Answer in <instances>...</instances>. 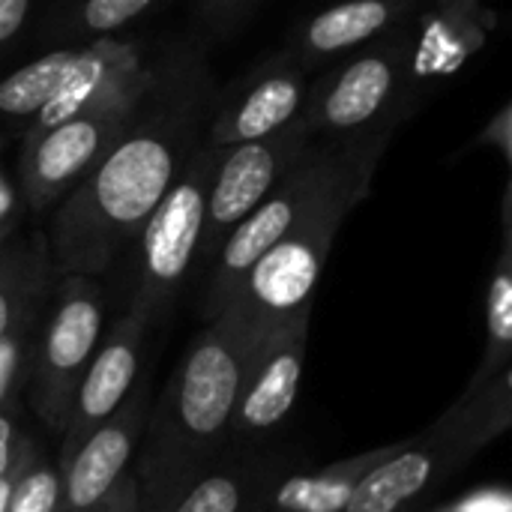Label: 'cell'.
I'll use <instances>...</instances> for the list:
<instances>
[{"label":"cell","mask_w":512,"mask_h":512,"mask_svg":"<svg viewBox=\"0 0 512 512\" xmlns=\"http://www.w3.org/2000/svg\"><path fill=\"white\" fill-rule=\"evenodd\" d=\"M216 81L201 45L180 39L153 51L150 78L129 123L78 186L51 207L48 255L57 276H102L201 144Z\"/></svg>","instance_id":"1"},{"label":"cell","mask_w":512,"mask_h":512,"mask_svg":"<svg viewBox=\"0 0 512 512\" xmlns=\"http://www.w3.org/2000/svg\"><path fill=\"white\" fill-rule=\"evenodd\" d=\"M258 348L222 315L204 321L186 351L180 372L168 384V396L150 426V447L141 489V504L153 498V512H165L198 477L222 441L231 435L237 399L243 393L252 357Z\"/></svg>","instance_id":"2"},{"label":"cell","mask_w":512,"mask_h":512,"mask_svg":"<svg viewBox=\"0 0 512 512\" xmlns=\"http://www.w3.org/2000/svg\"><path fill=\"white\" fill-rule=\"evenodd\" d=\"M414 18L342 54L309 81L300 120L312 138L381 141L417 108Z\"/></svg>","instance_id":"3"},{"label":"cell","mask_w":512,"mask_h":512,"mask_svg":"<svg viewBox=\"0 0 512 512\" xmlns=\"http://www.w3.org/2000/svg\"><path fill=\"white\" fill-rule=\"evenodd\" d=\"M384 150L387 144L381 141L312 138L294 159V165L279 177V183L222 240L216 258L207 267V288L201 303L204 321L222 312L246 270L285 234H291L315 204H321L333 189H339L354 174L375 171Z\"/></svg>","instance_id":"4"},{"label":"cell","mask_w":512,"mask_h":512,"mask_svg":"<svg viewBox=\"0 0 512 512\" xmlns=\"http://www.w3.org/2000/svg\"><path fill=\"white\" fill-rule=\"evenodd\" d=\"M153 51L141 39L57 45L0 78V141L21 138L63 117L141 87Z\"/></svg>","instance_id":"5"},{"label":"cell","mask_w":512,"mask_h":512,"mask_svg":"<svg viewBox=\"0 0 512 512\" xmlns=\"http://www.w3.org/2000/svg\"><path fill=\"white\" fill-rule=\"evenodd\" d=\"M372 177L375 171H360L345 180L246 270L219 315L228 318L252 348H258L276 327L312 312V294L333 240L348 213L369 198Z\"/></svg>","instance_id":"6"},{"label":"cell","mask_w":512,"mask_h":512,"mask_svg":"<svg viewBox=\"0 0 512 512\" xmlns=\"http://www.w3.org/2000/svg\"><path fill=\"white\" fill-rule=\"evenodd\" d=\"M222 150L204 144L195 147L171 189L153 207L132 240L135 252V279L129 291V315L153 327L177 300L189 273L198 264L207 192Z\"/></svg>","instance_id":"7"},{"label":"cell","mask_w":512,"mask_h":512,"mask_svg":"<svg viewBox=\"0 0 512 512\" xmlns=\"http://www.w3.org/2000/svg\"><path fill=\"white\" fill-rule=\"evenodd\" d=\"M144 84L18 138V189L30 213H48L90 174L129 123Z\"/></svg>","instance_id":"8"},{"label":"cell","mask_w":512,"mask_h":512,"mask_svg":"<svg viewBox=\"0 0 512 512\" xmlns=\"http://www.w3.org/2000/svg\"><path fill=\"white\" fill-rule=\"evenodd\" d=\"M105 330L102 291L93 276H60L57 303L48 321L36 330V348L30 363V402L36 414L63 429L78 381L93 360Z\"/></svg>","instance_id":"9"},{"label":"cell","mask_w":512,"mask_h":512,"mask_svg":"<svg viewBox=\"0 0 512 512\" xmlns=\"http://www.w3.org/2000/svg\"><path fill=\"white\" fill-rule=\"evenodd\" d=\"M309 141L312 135L297 114L288 126L264 138H252L222 150L207 192L204 234L195 267H210L231 228L243 222L249 210L279 183V177L294 165Z\"/></svg>","instance_id":"10"},{"label":"cell","mask_w":512,"mask_h":512,"mask_svg":"<svg viewBox=\"0 0 512 512\" xmlns=\"http://www.w3.org/2000/svg\"><path fill=\"white\" fill-rule=\"evenodd\" d=\"M309 81L312 72L288 48L270 54L228 90L216 93L204 144L228 150L288 126L303 108Z\"/></svg>","instance_id":"11"},{"label":"cell","mask_w":512,"mask_h":512,"mask_svg":"<svg viewBox=\"0 0 512 512\" xmlns=\"http://www.w3.org/2000/svg\"><path fill=\"white\" fill-rule=\"evenodd\" d=\"M147 324L135 315H123L105 342H99L93 360L87 363L78 390L72 396V408L63 426V447L57 468H66V462L75 456V450L84 444V438L102 426L135 390L138 372H141V351H144V336Z\"/></svg>","instance_id":"12"},{"label":"cell","mask_w":512,"mask_h":512,"mask_svg":"<svg viewBox=\"0 0 512 512\" xmlns=\"http://www.w3.org/2000/svg\"><path fill=\"white\" fill-rule=\"evenodd\" d=\"M147 408V393L132 390L126 402L84 438L66 468H60L63 489L57 512H87L120 483L147 429Z\"/></svg>","instance_id":"13"},{"label":"cell","mask_w":512,"mask_h":512,"mask_svg":"<svg viewBox=\"0 0 512 512\" xmlns=\"http://www.w3.org/2000/svg\"><path fill=\"white\" fill-rule=\"evenodd\" d=\"M309 315L312 312L276 327L258 345L243 393L237 399L231 435H264L276 429L297 405L306 363Z\"/></svg>","instance_id":"14"},{"label":"cell","mask_w":512,"mask_h":512,"mask_svg":"<svg viewBox=\"0 0 512 512\" xmlns=\"http://www.w3.org/2000/svg\"><path fill=\"white\" fill-rule=\"evenodd\" d=\"M426 0H333L294 27L285 45L312 75L414 18Z\"/></svg>","instance_id":"15"},{"label":"cell","mask_w":512,"mask_h":512,"mask_svg":"<svg viewBox=\"0 0 512 512\" xmlns=\"http://www.w3.org/2000/svg\"><path fill=\"white\" fill-rule=\"evenodd\" d=\"M495 15L480 0H435L414 18V72L420 87L459 72L489 39Z\"/></svg>","instance_id":"16"},{"label":"cell","mask_w":512,"mask_h":512,"mask_svg":"<svg viewBox=\"0 0 512 512\" xmlns=\"http://www.w3.org/2000/svg\"><path fill=\"white\" fill-rule=\"evenodd\" d=\"M57 285L45 234L0 240V336L12 330L27 312L45 306Z\"/></svg>","instance_id":"17"},{"label":"cell","mask_w":512,"mask_h":512,"mask_svg":"<svg viewBox=\"0 0 512 512\" xmlns=\"http://www.w3.org/2000/svg\"><path fill=\"white\" fill-rule=\"evenodd\" d=\"M435 474V453L423 447L393 450L354 486L342 512H399L414 501Z\"/></svg>","instance_id":"18"},{"label":"cell","mask_w":512,"mask_h":512,"mask_svg":"<svg viewBox=\"0 0 512 512\" xmlns=\"http://www.w3.org/2000/svg\"><path fill=\"white\" fill-rule=\"evenodd\" d=\"M165 0H66L60 3L45 27L42 39L54 45H84L111 39L120 30L132 27Z\"/></svg>","instance_id":"19"},{"label":"cell","mask_w":512,"mask_h":512,"mask_svg":"<svg viewBox=\"0 0 512 512\" xmlns=\"http://www.w3.org/2000/svg\"><path fill=\"white\" fill-rule=\"evenodd\" d=\"M390 453L393 447L339 462L315 477H288L270 495V512H342L360 477Z\"/></svg>","instance_id":"20"},{"label":"cell","mask_w":512,"mask_h":512,"mask_svg":"<svg viewBox=\"0 0 512 512\" xmlns=\"http://www.w3.org/2000/svg\"><path fill=\"white\" fill-rule=\"evenodd\" d=\"M486 336H489V354L483 375H489L495 366H504L510 357L512 345V186L507 183L504 201H501V252L495 261V273L489 279L486 291Z\"/></svg>","instance_id":"21"},{"label":"cell","mask_w":512,"mask_h":512,"mask_svg":"<svg viewBox=\"0 0 512 512\" xmlns=\"http://www.w3.org/2000/svg\"><path fill=\"white\" fill-rule=\"evenodd\" d=\"M252 492V474L243 471H213L198 477L165 512H246Z\"/></svg>","instance_id":"22"},{"label":"cell","mask_w":512,"mask_h":512,"mask_svg":"<svg viewBox=\"0 0 512 512\" xmlns=\"http://www.w3.org/2000/svg\"><path fill=\"white\" fill-rule=\"evenodd\" d=\"M60 468L33 465V459L15 477L6 512H57L60 507Z\"/></svg>","instance_id":"23"},{"label":"cell","mask_w":512,"mask_h":512,"mask_svg":"<svg viewBox=\"0 0 512 512\" xmlns=\"http://www.w3.org/2000/svg\"><path fill=\"white\" fill-rule=\"evenodd\" d=\"M39 315H42V306L27 312L12 330H6L0 336V408H6L15 384H18V375H21V366H24V354L30 351V342L39 330Z\"/></svg>","instance_id":"24"},{"label":"cell","mask_w":512,"mask_h":512,"mask_svg":"<svg viewBox=\"0 0 512 512\" xmlns=\"http://www.w3.org/2000/svg\"><path fill=\"white\" fill-rule=\"evenodd\" d=\"M261 0H195V12L204 30L225 36L231 33Z\"/></svg>","instance_id":"25"},{"label":"cell","mask_w":512,"mask_h":512,"mask_svg":"<svg viewBox=\"0 0 512 512\" xmlns=\"http://www.w3.org/2000/svg\"><path fill=\"white\" fill-rule=\"evenodd\" d=\"M30 12L33 0H0V60L21 45L30 27Z\"/></svg>","instance_id":"26"},{"label":"cell","mask_w":512,"mask_h":512,"mask_svg":"<svg viewBox=\"0 0 512 512\" xmlns=\"http://www.w3.org/2000/svg\"><path fill=\"white\" fill-rule=\"evenodd\" d=\"M477 144L483 147H495L504 159V165L512 168V105L504 102L498 108L495 117H489V123L483 126V132L477 135Z\"/></svg>","instance_id":"27"},{"label":"cell","mask_w":512,"mask_h":512,"mask_svg":"<svg viewBox=\"0 0 512 512\" xmlns=\"http://www.w3.org/2000/svg\"><path fill=\"white\" fill-rule=\"evenodd\" d=\"M27 459H30V447L18 438V429H15V420L9 417V411L0 408V477L15 471Z\"/></svg>","instance_id":"28"},{"label":"cell","mask_w":512,"mask_h":512,"mask_svg":"<svg viewBox=\"0 0 512 512\" xmlns=\"http://www.w3.org/2000/svg\"><path fill=\"white\" fill-rule=\"evenodd\" d=\"M141 480L135 474H123L120 483L87 512H141Z\"/></svg>","instance_id":"29"},{"label":"cell","mask_w":512,"mask_h":512,"mask_svg":"<svg viewBox=\"0 0 512 512\" xmlns=\"http://www.w3.org/2000/svg\"><path fill=\"white\" fill-rule=\"evenodd\" d=\"M27 462H30V459H27ZM27 462H21L15 471H9V474H3V477H0V512H6V504H9V492H12V486H15V477L21 474V468H24Z\"/></svg>","instance_id":"30"},{"label":"cell","mask_w":512,"mask_h":512,"mask_svg":"<svg viewBox=\"0 0 512 512\" xmlns=\"http://www.w3.org/2000/svg\"><path fill=\"white\" fill-rule=\"evenodd\" d=\"M9 234H12V219H3L0 222V240H6Z\"/></svg>","instance_id":"31"},{"label":"cell","mask_w":512,"mask_h":512,"mask_svg":"<svg viewBox=\"0 0 512 512\" xmlns=\"http://www.w3.org/2000/svg\"><path fill=\"white\" fill-rule=\"evenodd\" d=\"M252 512H270V507H255Z\"/></svg>","instance_id":"32"}]
</instances>
